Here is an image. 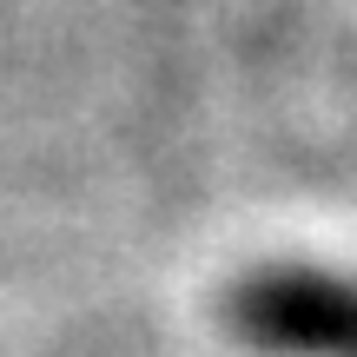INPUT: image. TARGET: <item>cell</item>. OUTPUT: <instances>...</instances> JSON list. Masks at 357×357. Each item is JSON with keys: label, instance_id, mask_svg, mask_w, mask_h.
<instances>
[{"label": "cell", "instance_id": "6da1fadb", "mask_svg": "<svg viewBox=\"0 0 357 357\" xmlns=\"http://www.w3.org/2000/svg\"><path fill=\"white\" fill-rule=\"evenodd\" d=\"M225 331L258 357H357V271L258 265L225 291Z\"/></svg>", "mask_w": 357, "mask_h": 357}]
</instances>
